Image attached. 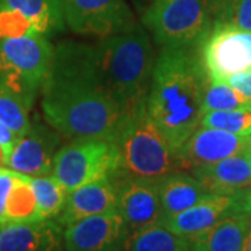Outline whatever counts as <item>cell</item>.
Here are the masks:
<instances>
[{"label": "cell", "mask_w": 251, "mask_h": 251, "mask_svg": "<svg viewBox=\"0 0 251 251\" xmlns=\"http://www.w3.org/2000/svg\"><path fill=\"white\" fill-rule=\"evenodd\" d=\"M41 92L48 125L73 140L115 141L130 116L103 80L97 45L67 41L56 46Z\"/></svg>", "instance_id": "6da1fadb"}, {"label": "cell", "mask_w": 251, "mask_h": 251, "mask_svg": "<svg viewBox=\"0 0 251 251\" xmlns=\"http://www.w3.org/2000/svg\"><path fill=\"white\" fill-rule=\"evenodd\" d=\"M208 82L200 48H162L153 66L147 110L175 151L201 125Z\"/></svg>", "instance_id": "7a4b0ae2"}, {"label": "cell", "mask_w": 251, "mask_h": 251, "mask_svg": "<svg viewBox=\"0 0 251 251\" xmlns=\"http://www.w3.org/2000/svg\"><path fill=\"white\" fill-rule=\"evenodd\" d=\"M97 50L99 67L112 97L131 115L147 102L156 60L147 28L134 23L117 34L102 38Z\"/></svg>", "instance_id": "3957f363"}, {"label": "cell", "mask_w": 251, "mask_h": 251, "mask_svg": "<svg viewBox=\"0 0 251 251\" xmlns=\"http://www.w3.org/2000/svg\"><path fill=\"white\" fill-rule=\"evenodd\" d=\"M115 144L120 156L119 171L115 175L159 179L180 171L176 151L153 123L147 110V102L128 116Z\"/></svg>", "instance_id": "277c9868"}, {"label": "cell", "mask_w": 251, "mask_h": 251, "mask_svg": "<svg viewBox=\"0 0 251 251\" xmlns=\"http://www.w3.org/2000/svg\"><path fill=\"white\" fill-rule=\"evenodd\" d=\"M53 53L48 36L41 34L0 38V90L32 108L49 74Z\"/></svg>", "instance_id": "5b68a950"}, {"label": "cell", "mask_w": 251, "mask_h": 251, "mask_svg": "<svg viewBox=\"0 0 251 251\" xmlns=\"http://www.w3.org/2000/svg\"><path fill=\"white\" fill-rule=\"evenodd\" d=\"M143 25L162 48H201L212 31L205 0H152Z\"/></svg>", "instance_id": "8992f818"}, {"label": "cell", "mask_w": 251, "mask_h": 251, "mask_svg": "<svg viewBox=\"0 0 251 251\" xmlns=\"http://www.w3.org/2000/svg\"><path fill=\"white\" fill-rule=\"evenodd\" d=\"M120 156L115 141L74 138L54 155L52 175L67 193L91 181L110 177L119 171Z\"/></svg>", "instance_id": "52a82bcc"}, {"label": "cell", "mask_w": 251, "mask_h": 251, "mask_svg": "<svg viewBox=\"0 0 251 251\" xmlns=\"http://www.w3.org/2000/svg\"><path fill=\"white\" fill-rule=\"evenodd\" d=\"M200 54L209 81L226 82L234 74L251 73V31L212 28Z\"/></svg>", "instance_id": "ba28073f"}, {"label": "cell", "mask_w": 251, "mask_h": 251, "mask_svg": "<svg viewBox=\"0 0 251 251\" xmlns=\"http://www.w3.org/2000/svg\"><path fill=\"white\" fill-rule=\"evenodd\" d=\"M66 25L81 35L99 38L117 34L135 21L126 0H63Z\"/></svg>", "instance_id": "9c48e42d"}, {"label": "cell", "mask_w": 251, "mask_h": 251, "mask_svg": "<svg viewBox=\"0 0 251 251\" xmlns=\"http://www.w3.org/2000/svg\"><path fill=\"white\" fill-rule=\"evenodd\" d=\"M128 230L119 211L75 221L63 227L64 251H123Z\"/></svg>", "instance_id": "30bf717a"}, {"label": "cell", "mask_w": 251, "mask_h": 251, "mask_svg": "<svg viewBox=\"0 0 251 251\" xmlns=\"http://www.w3.org/2000/svg\"><path fill=\"white\" fill-rule=\"evenodd\" d=\"M59 144V131L35 122L27 133L16 141L9 155L3 158L1 165L31 177L52 175Z\"/></svg>", "instance_id": "8fae6325"}, {"label": "cell", "mask_w": 251, "mask_h": 251, "mask_svg": "<svg viewBox=\"0 0 251 251\" xmlns=\"http://www.w3.org/2000/svg\"><path fill=\"white\" fill-rule=\"evenodd\" d=\"M117 187V211L128 233L161 222V198L158 179L112 176Z\"/></svg>", "instance_id": "7c38bea8"}, {"label": "cell", "mask_w": 251, "mask_h": 251, "mask_svg": "<svg viewBox=\"0 0 251 251\" xmlns=\"http://www.w3.org/2000/svg\"><path fill=\"white\" fill-rule=\"evenodd\" d=\"M250 143L251 135L200 126L176 151L180 171H190L200 165L243 155Z\"/></svg>", "instance_id": "4fadbf2b"}, {"label": "cell", "mask_w": 251, "mask_h": 251, "mask_svg": "<svg viewBox=\"0 0 251 251\" xmlns=\"http://www.w3.org/2000/svg\"><path fill=\"white\" fill-rule=\"evenodd\" d=\"M244 194L246 191L237 194H209L196 205L162 221L161 225L191 240L225 216L240 211L244 212Z\"/></svg>", "instance_id": "5bb4252c"}, {"label": "cell", "mask_w": 251, "mask_h": 251, "mask_svg": "<svg viewBox=\"0 0 251 251\" xmlns=\"http://www.w3.org/2000/svg\"><path fill=\"white\" fill-rule=\"evenodd\" d=\"M113 211H117V187L110 176L91 181L69 193L57 222L64 227L84 218Z\"/></svg>", "instance_id": "9a60e30c"}, {"label": "cell", "mask_w": 251, "mask_h": 251, "mask_svg": "<svg viewBox=\"0 0 251 251\" xmlns=\"http://www.w3.org/2000/svg\"><path fill=\"white\" fill-rule=\"evenodd\" d=\"M0 251H64L63 227L52 219L0 225Z\"/></svg>", "instance_id": "2e32d148"}, {"label": "cell", "mask_w": 251, "mask_h": 251, "mask_svg": "<svg viewBox=\"0 0 251 251\" xmlns=\"http://www.w3.org/2000/svg\"><path fill=\"white\" fill-rule=\"evenodd\" d=\"M190 173L214 194H237L251 187V165L244 155L200 165Z\"/></svg>", "instance_id": "e0dca14e"}, {"label": "cell", "mask_w": 251, "mask_h": 251, "mask_svg": "<svg viewBox=\"0 0 251 251\" xmlns=\"http://www.w3.org/2000/svg\"><path fill=\"white\" fill-rule=\"evenodd\" d=\"M158 188L161 198V222L196 205L209 194H214L191 173L183 171L172 172L159 177Z\"/></svg>", "instance_id": "ac0fdd59"}, {"label": "cell", "mask_w": 251, "mask_h": 251, "mask_svg": "<svg viewBox=\"0 0 251 251\" xmlns=\"http://www.w3.org/2000/svg\"><path fill=\"white\" fill-rule=\"evenodd\" d=\"M251 216L234 212L190 240V251H242Z\"/></svg>", "instance_id": "d6986e66"}, {"label": "cell", "mask_w": 251, "mask_h": 251, "mask_svg": "<svg viewBox=\"0 0 251 251\" xmlns=\"http://www.w3.org/2000/svg\"><path fill=\"white\" fill-rule=\"evenodd\" d=\"M0 6L21 13L36 34L44 36L63 31L66 25L63 0H0Z\"/></svg>", "instance_id": "ffe728a7"}, {"label": "cell", "mask_w": 251, "mask_h": 251, "mask_svg": "<svg viewBox=\"0 0 251 251\" xmlns=\"http://www.w3.org/2000/svg\"><path fill=\"white\" fill-rule=\"evenodd\" d=\"M123 251H190V240L163 225L155 224L128 233Z\"/></svg>", "instance_id": "44dd1931"}, {"label": "cell", "mask_w": 251, "mask_h": 251, "mask_svg": "<svg viewBox=\"0 0 251 251\" xmlns=\"http://www.w3.org/2000/svg\"><path fill=\"white\" fill-rule=\"evenodd\" d=\"M36 221H42V219L39 216L35 194L31 186V176L17 173L7 198L4 224L36 222Z\"/></svg>", "instance_id": "7402d4cb"}, {"label": "cell", "mask_w": 251, "mask_h": 251, "mask_svg": "<svg viewBox=\"0 0 251 251\" xmlns=\"http://www.w3.org/2000/svg\"><path fill=\"white\" fill-rule=\"evenodd\" d=\"M31 186L35 194L41 219L45 221L60 215L69 193L53 175L31 177Z\"/></svg>", "instance_id": "603a6c76"}, {"label": "cell", "mask_w": 251, "mask_h": 251, "mask_svg": "<svg viewBox=\"0 0 251 251\" xmlns=\"http://www.w3.org/2000/svg\"><path fill=\"white\" fill-rule=\"evenodd\" d=\"M212 28L233 27L251 31V0H205Z\"/></svg>", "instance_id": "cb8c5ba5"}, {"label": "cell", "mask_w": 251, "mask_h": 251, "mask_svg": "<svg viewBox=\"0 0 251 251\" xmlns=\"http://www.w3.org/2000/svg\"><path fill=\"white\" fill-rule=\"evenodd\" d=\"M243 108H251V99L244 97L240 91L227 82H208L202 100L204 113L212 110H236Z\"/></svg>", "instance_id": "d4e9b609"}, {"label": "cell", "mask_w": 251, "mask_h": 251, "mask_svg": "<svg viewBox=\"0 0 251 251\" xmlns=\"http://www.w3.org/2000/svg\"><path fill=\"white\" fill-rule=\"evenodd\" d=\"M200 126L219 128L234 134L251 135V108L205 112Z\"/></svg>", "instance_id": "484cf974"}, {"label": "cell", "mask_w": 251, "mask_h": 251, "mask_svg": "<svg viewBox=\"0 0 251 251\" xmlns=\"http://www.w3.org/2000/svg\"><path fill=\"white\" fill-rule=\"evenodd\" d=\"M29 109L17 97L7 91L0 90V122L7 126L18 138L31 128L28 117Z\"/></svg>", "instance_id": "4316f807"}, {"label": "cell", "mask_w": 251, "mask_h": 251, "mask_svg": "<svg viewBox=\"0 0 251 251\" xmlns=\"http://www.w3.org/2000/svg\"><path fill=\"white\" fill-rule=\"evenodd\" d=\"M36 34L27 17L16 10L0 6V38Z\"/></svg>", "instance_id": "83f0119b"}, {"label": "cell", "mask_w": 251, "mask_h": 251, "mask_svg": "<svg viewBox=\"0 0 251 251\" xmlns=\"http://www.w3.org/2000/svg\"><path fill=\"white\" fill-rule=\"evenodd\" d=\"M17 172L7 169V168H0V225L4 224V212H6V204L9 198L11 187L14 184Z\"/></svg>", "instance_id": "f1b7e54d"}, {"label": "cell", "mask_w": 251, "mask_h": 251, "mask_svg": "<svg viewBox=\"0 0 251 251\" xmlns=\"http://www.w3.org/2000/svg\"><path fill=\"white\" fill-rule=\"evenodd\" d=\"M227 84H230L233 88L240 91L244 97L251 99V73H240V74H234L229 80L226 81Z\"/></svg>", "instance_id": "f546056e"}, {"label": "cell", "mask_w": 251, "mask_h": 251, "mask_svg": "<svg viewBox=\"0 0 251 251\" xmlns=\"http://www.w3.org/2000/svg\"><path fill=\"white\" fill-rule=\"evenodd\" d=\"M17 140V135L14 134L7 126H4L0 122V148H1V152H3V158L9 155V152L11 151V148L14 147Z\"/></svg>", "instance_id": "4dcf8cb0"}, {"label": "cell", "mask_w": 251, "mask_h": 251, "mask_svg": "<svg viewBox=\"0 0 251 251\" xmlns=\"http://www.w3.org/2000/svg\"><path fill=\"white\" fill-rule=\"evenodd\" d=\"M244 212L249 216H251V187L246 190V194H244Z\"/></svg>", "instance_id": "1f68e13d"}, {"label": "cell", "mask_w": 251, "mask_h": 251, "mask_svg": "<svg viewBox=\"0 0 251 251\" xmlns=\"http://www.w3.org/2000/svg\"><path fill=\"white\" fill-rule=\"evenodd\" d=\"M133 4H134V7L138 11H141V13H144L145 10L148 9V6L151 4V1L152 0H130Z\"/></svg>", "instance_id": "d6a6232c"}, {"label": "cell", "mask_w": 251, "mask_h": 251, "mask_svg": "<svg viewBox=\"0 0 251 251\" xmlns=\"http://www.w3.org/2000/svg\"><path fill=\"white\" fill-rule=\"evenodd\" d=\"M242 251H251V226L249 229V233L246 236V240H244V244H243Z\"/></svg>", "instance_id": "836d02e7"}, {"label": "cell", "mask_w": 251, "mask_h": 251, "mask_svg": "<svg viewBox=\"0 0 251 251\" xmlns=\"http://www.w3.org/2000/svg\"><path fill=\"white\" fill-rule=\"evenodd\" d=\"M243 155H244V158H246L247 161L250 162V165H251V143L249 144V147L246 148V151L243 152Z\"/></svg>", "instance_id": "e575fe53"}, {"label": "cell", "mask_w": 251, "mask_h": 251, "mask_svg": "<svg viewBox=\"0 0 251 251\" xmlns=\"http://www.w3.org/2000/svg\"><path fill=\"white\" fill-rule=\"evenodd\" d=\"M1 159H3V152H1V148H0V165H1Z\"/></svg>", "instance_id": "d590c367"}]
</instances>
